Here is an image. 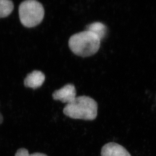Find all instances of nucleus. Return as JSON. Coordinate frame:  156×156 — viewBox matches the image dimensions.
<instances>
[{
  "label": "nucleus",
  "mask_w": 156,
  "mask_h": 156,
  "mask_svg": "<svg viewBox=\"0 0 156 156\" xmlns=\"http://www.w3.org/2000/svg\"><path fill=\"white\" fill-rule=\"evenodd\" d=\"M100 39L89 30H84L71 36L68 46L74 54L87 57L97 53L101 46Z\"/></svg>",
  "instance_id": "f257e3e1"
},
{
  "label": "nucleus",
  "mask_w": 156,
  "mask_h": 156,
  "mask_svg": "<svg viewBox=\"0 0 156 156\" xmlns=\"http://www.w3.org/2000/svg\"><path fill=\"white\" fill-rule=\"evenodd\" d=\"M98 108L97 103L94 99L88 96H79L65 106L63 113L72 119L93 120L97 117Z\"/></svg>",
  "instance_id": "f03ea898"
},
{
  "label": "nucleus",
  "mask_w": 156,
  "mask_h": 156,
  "mask_svg": "<svg viewBox=\"0 0 156 156\" xmlns=\"http://www.w3.org/2000/svg\"><path fill=\"white\" fill-rule=\"evenodd\" d=\"M20 20L24 27L31 28L40 24L44 15V8L39 2L27 0L22 2L19 7Z\"/></svg>",
  "instance_id": "7ed1b4c3"
},
{
  "label": "nucleus",
  "mask_w": 156,
  "mask_h": 156,
  "mask_svg": "<svg viewBox=\"0 0 156 156\" xmlns=\"http://www.w3.org/2000/svg\"><path fill=\"white\" fill-rule=\"evenodd\" d=\"M52 97L54 100L60 101L67 104L71 103L76 98V90L73 84L68 83L56 90L53 93Z\"/></svg>",
  "instance_id": "20e7f679"
},
{
  "label": "nucleus",
  "mask_w": 156,
  "mask_h": 156,
  "mask_svg": "<svg viewBox=\"0 0 156 156\" xmlns=\"http://www.w3.org/2000/svg\"><path fill=\"white\" fill-rule=\"evenodd\" d=\"M101 156H131L121 145L115 143L105 144L101 150Z\"/></svg>",
  "instance_id": "39448f33"
},
{
  "label": "nucleus",
  "mask_w": 156,
  "mask_h": 156,
  "mask_svg": "<svg viewBox=\"0 0 156 156\" xmlns=\"http://www.w3.org/2000/svg\"><path fill=\"white\" fill-rule=\"evenodd\" d=\"M45 80V75L41 71L34 70L28 74L24 81L25 87L36 89L41 87Z\"/></svg>",
  "instance_id": "423d86ee"
},
{
  "label": "nucleus",
  "mask_w": 156,
  "mask_h": 156,
  "mask_svg": "<svg viewBox=\"0 0 156 156\" xmlns=\"http://www.w3.org/2000/svg\"><path fill=\"white\" fill-rule=\"evenodd\" d=\"M87 30L91 31L99 37L101 41L105 37L107 34V27L102 22H94L87 27Z\"/></svg>",
  "instance_id": "0eeeda50"
},
{
  "label": "nucleus",
  "mask_w": 156,
  "mask_h": 156,
  "mask_svg": "<svg viewBox=\"0 0 156 156\" xmlns=\"http://www.w3.org/2000/svg\"><path fill=\"white\" fill-rule=\"evenodd\" d=\"M13 9V2L10 0H0V18L8 16Z\"/></svg>",
  "instance_id": "6e6552de"
},
{
  "label": "nucleus",
  "mask_w": 156,
  "mask_h": 156,
  "mask_svg": "<svg viewBox=\"0 0 156 156\" xmlns=\"http://www.w3.org/2000/svg\"><path fill=\"white\" fill-rule=\"evenodd\" d=\"M15 156H48L44 154L40 153H35L30 154L28 150L24 148H21L18 150L16 153L15 154Z\"/></svg>",
  "instance_id": "1a4fd4ad"
},
{
  "label": "nucleus",
  "mask_w": 156,
  "mask_h": 156,
  "mask_svg": "<svg viewBox=\"0 0 156 156\" xmlns=\"http://www.w3.org/2000/svg\"><path fill=\"white\" fill-rule=\"evenodd\" d=\"M3 121V117L1 113H0V124L2 123Z\"/></svg>",
  "instance_id": "9d476101"
}]
</instances>
